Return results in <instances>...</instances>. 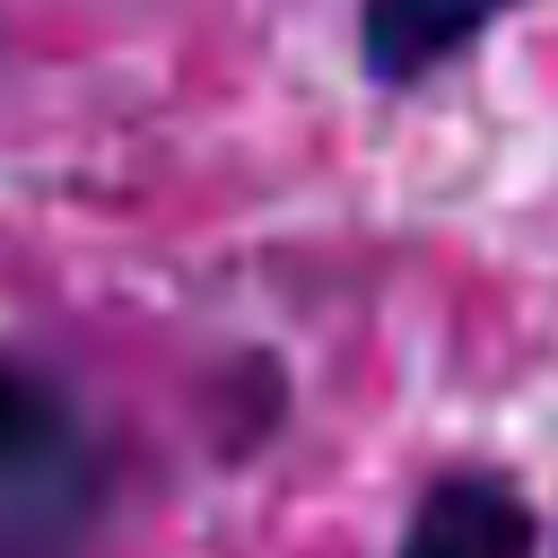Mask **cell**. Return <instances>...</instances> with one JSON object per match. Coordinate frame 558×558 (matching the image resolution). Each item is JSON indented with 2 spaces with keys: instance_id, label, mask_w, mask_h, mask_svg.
I'll use <instances>...</instances> for the list:
<instances>
[{
  "instance_id": "2",
  "label": "cell",
  "mask_w": 558,
  "mask_h": 558,
  "mask_svg": "<svg viewBox=\"0 0 558 558\" xmlns=\"http://www.w3.org/2000/svg\"><path fill=\"white\" fill-rule=\"evenodd\" d=\"M392 558H541V514L497 471H445L410 506Z\"/></svg>"
},
{
  "instance_id": "1",
  "label": "cell",
  "mask_w": 558,
  "mask_h": 558,
  "mask_svg": "<svg viewBox=\"0 0 558 558\" xmlns=\"http://www.w3.org/2000/svg\"><path fill=\"white\" fill-rule=\"evenodd\" d=\"M113 488L105 436L44 366L0 357V558H78Z\"/></svg>"
},
{
  "instance_id": "3",
  "label": "cell",
  "mask_w": 558,
  "mask_h": 558,
  "mask_svg": "<svg viewBox=\"0 0 558 558\" xmlns=\"http://www.w3.org/2000/svg\"><path fill=\"white\" fill-rule=\"evenodd\" d=\"M523 0H357V61L375 87H418L453 52H471Z\"/></svg>"
}]
</instances>
